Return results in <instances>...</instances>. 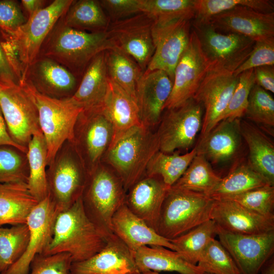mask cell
Masks as SVG:
<instances>
[{
  "label": "cell",
  "instance_id": "42",
  "mask_svg": "<svg viewBox=\"0 0 274 274\" xmlns=\"http://www.w3.org/2000/svg\"><path fill=\"white\" fill-rule=\"evenodd\" d=\"M196 265L207 274H241L229 253L215 238L203 251Z\"/></svg>",
  "mask_w": 274,
  "mask_h": 274
},
{
  "label": "cell",
  "instance_id": "16",
  "mask_svg": "<svg viewBox=\"0 0 274 274\" xmlns=\"http://www.w3.org/2000/svg\"><path fill=\"white\" fill-rule=\"evenodd\" d=\"M217 236L241 274H259L274 251V231L242 234L230 232L218 227Z\"/></svg>",
  "mask_w": 274,
  "mask_h": 274
},
{
  "label": "cell",
  "instance_id": "55",
  "mask_svg": "<svg viewBox=\"0 0 274 274\" xmlns=\"http://www.w3.org/2000/svg\"><path fill=\"white\" fill-rule=\"evenodd\" d=\"M262 274H274V262L273 260H271L264 269L262 268Z\"/></svg>",
  "mask_w": 274,
  "mask_h": 274
},
{
  "label": "cell",
  "instance_id": "59",
  "mask_svg": "<svg viewBox=\"0 0 274 274\" xmlns=\"http://www.w3.org/2000/svg\"><path fill=\"white\" fill-rule=\"evenodd\" d=\"M1 274V273H0Z\"/></svg>",
  "mask_w": 274,
  "mask_h": 274
},
{
  "label": "cell",
  "instance_id": "46",
  "mask_svg": "<svg viewBox=\"0 0 274 274\" xmlns=\"http://www.w3.org/2000/svg\"><path fill=\"white\" fill-rule=\"evenodd\" d=\"M238 77L237 84L220 121L239 119L245 114L250 93L255 84L253 68L242 72Z\"/></svg>",
  "mask_w": 274,
  "mask_h": 274
},
{
  "label": "cell",
  "instance_id": "9",
  "mask_svg": "<svg viewBox=\"0 0 274 274\" xmlns=\"http://www.w3.org/2000/svg\"><path fill=\"white\" fill-rule=\"evenodd\" d=\"M113 136L112 124L102 108L79 114L71 141L87 174L100 163Z\"/></svg>",
  "mask_w": 274,
  "mask_h": 274
},
{
  "label": "cell",
  "instance_id": "44",
  "mask_svg": "<svg viewBox=\"0 0 274 274\" xmlns=\"http://www.w3.org/2000/svg\"><path fill=\"white\" fill-rule=\"evenodd\" d=\"M244 115L255 123L273 127V98L267 91L255 84L250 93Z\"/></svg>",
  "mask_w": 274,
  "mask_h": 274
},
{
  "label": "cell",
  "instance_id": "25",
  "mask_svg": "<svg viewBox=\"0 0 274 274\" xmlns=\"http://www.w3.org/2000/svg\"><path fill=\"white\" fill-rule=\"evenodd\" d=\"M112 230L133 253L143 246H159L176 251L169 240L160 235L123 204L114 214Z\"/></svg>",
  "mask_w": 274,
  "mask_h": 274
},
{
  "label": "cell",
  "instance_id": "56",
  "mask_svg": "<svg viewBox=\"0 0 274 274\" xmlns=\"http://www.w3.org/2000/svg\"><path fill=\"white\" fill-rule=\"evenodd\" d=\"M142 274H160L159 272L153 271H149L148 272H146L144 273H143Z\"/></svg>",
  "mask_w": 274,
  "mask_h": 274
},
{
  "label": "cell",
  "instance_id": "1",
  "mask_svg": "<svg viewBox=\"0 0 274 274\" xmlns=\"http://www.w3.org/2000/svg\"><path fill=\"white\" fill-rule=\"evenodd\" d=\"M112 49L114 47L107 31L78 30L64 25L59 19L43 43L38 57L52 59L76 77H82L96 55Z\"/></svg>",
  "mask_w": 274,
  "mask_h": 274
},
{
  "label": "cell",
  "instance_id": "34",
  "mask_svg": "<svg viewBox=\"0 0 274 274\" xmlns=\"http://www.w3.org/2000/svg\"><path fill=\"white\" fill-rule=\"evenodd\" d=\"M105 57L108 77L136 102V87L144 73L140 66L130 56L116 49L106 51Z\"/></svg>",
  "mask_w": 274,
  "mask_h": 274
},
{
  "label": "cell",
  "instance_id": "36",
  "mask_svg": "<svg viewBox=\"0 0 274 274\" xmlns=\"http://www.w3.org/2000/svg\"><path fill=\"white\" fill-rule=\"evenodd\" d=\"M221 179L213 170L207 158L202 155L196 154L182 176L171 187L209 196Z\"/></svg>",
  "mask_w": 274,
  "mask_h": 274
},
{
  "label": "cell",
  "instance_id": "57",
  "mask_svg": "<svg viewBox=\"0 0 274 274\" xmlns=\"http://www.w3.org/2000/svg\"><path fill=\"white\" fill-rule=\"evenodd\" d=\"M1 274H5V273H1Z\"/></svg>",
  "mask_w": 274,
  "mask_h": 274
},
{
  "label": "cell",
  "instance_id": "49",
  "mask_svg": "<svg viewBox=\"0 0 274 274\" xmlns=\"http://www.w3.org/2000/svg\"><path fill=\"white\" fill-rule=\"evenodd\" d=\"M26 21L18 3L15 1H0V28L4 33L12 32Z\"/></svg>",
  "mask_w": 274,
  "mask_h": 274
},
{
  "label": "cell",
  "instance_id": "22",
  "mask_svg": "<svg viewBox=\"0 0 274 274\" xmlns=\"http://www.w3.org/2000/svg\"><path fill=\"white\" fill-rule=\"evenodd\" d=\"M23 79L27 80L41 94L57 99L72 97L79 85L72 72L47 57H38L29 67Z\"/></svg>",
  "mask_w": 274,
  "mask_h": 274
},
{
  "label": "cell",
  "instance_id": "15",
  "mask_svg": "<svg viewBox=\"0 0 274 274\" xmlns=\"http://www.w3.org/2000/svg\"><path fill=\"white\" fill-rule=\"evenodd\" d=\"M210 64L192 28L189 44L175 70L173 85L164 110L180 107L193 97Z\"/></svg>",
  "mask_w": 274,
  "mask_h": 274
},
{
  "label": "cell",
  "instance_id": "38",
  "mask_svg": "<svg viewBox=\"0 0 274 274\" xmlns=\"http://www.w3.org/2000/svg\"><path fill=\"white\" fill-rule=\"evenodd\" d=\"M140 5L141 13L156 24L180 19L192 20L196 10V0H140Z\"/></svg>",
  "mask_w": 274,
  "mask_h": 274
},
{
  "label": "cell",
  "instance_id": "32",
  "mask_svg": "<svg viewBox=\"0 0 274 274\" xmlns=\"http://www.w3.org/2000/svg\"><path fill=\"white\" fill-rule=\"evenodd\" d=\"M59 20L65 26L91 32L107 31L110 20L99 1H73Z\"/></svg>",
  "mask_w": 274,
  "mask_h": 274
},
{
  "label": "cell",
  "instance_id": "50",
  "mask_svg": "<svg viewBox=\"0 0 274 274\" xmlns=\"http://www.w3.org/2000/svg\"><path fill=\"white\" fill-rule=\"evenodd\" d=\"M101 6L110 22L122 20L141 13L140 0H101Z\"/></svg>",
  "mask_w": 274,
  "mask_h": 274
},
{
  "label": "cell",
  "instance_id": "5",
  "mask_svg": "<svg viewBox=\"0 0 274 274\" xmlns=\"http://www.w3.org/2000/svg\"><path fill=\"white\" fill-rule=\"evenodd\" d=\"M126 192L119 177L109 166L100 163L87 174L81 196L85 213L105 239L113 233L114 214L125 203Z\"/></svg>",
  "mask_w": 274,
  "mask_h": 274
},
{
  "label": "cell",
  "instance_id": "13",
  "mask_svg": "<svg viewBox=\"0 0 274 274\" xmlns=\"http://www.w3.org/2000/svg\"><path fill=\"white\" fill-rule=\"evenodd\" d=\"M153 23L149 16L140 13L110 22L107 31L114 49L133 58L143 73L155 51L152 33Z\"/></svg>",
  "mask_w": 274,
  "mask_h": 274
},
{
  "label": "cell",
  "instance_id": "45",
  "mask_svg": "<svg viewBox=\"0 0 274 274\" xmlns=\"http://www.w3.org/2000/svg\"><path fill=\"white\" fill-rule=\"evenodd\" d=\"M263 216L274 218V186L265 185L228 199Z\"/></svg>",
  "mask_w": 274,
  "mask_h": 274
},
{
  "label": "cell",
  "instance_id": "54",
  "mask_svg": "<svg viewBox=\"0 0 274 274\" xmlns=\"http://www.w3.org/2000/svg\"><path fill=\"white\" fill-rule=\"evenodd\" d=\"M45 1L42 0H22L23 7L27 11L28 17L45 7Z\"/></svg>",
  "mask_w": 274,
  "mask_h": 274
},
{
  "label": "cell",
  "instance_id": "26",
  "mask_svg": "<svg viewBox=\"0 0 274 274\" xmlns=\"http://www.w3.org/2000/svg\"><path fill=\"white\" fill-rule=\"evenodd\" d=\"M239 122V119L219 122L206 135L200 137L195 146L197 154L215 163L232 159L241 145Z\"/></svg>",
  "mask_w": 274,
  "mask_h": 274
},
{
  "label": "cell",
  "instance_id": "8",
  "mask_svg": "<svg viewBox=\"0 0 274 274\" xmlns=\"http://www.w3.org/2000/svg\"><path fill=\"white\" fill-rule=\"evenodd\" d=\"M87 172L72 142L65 141L47 168L48 196L58 212L81 197Z\"/></svg>",
  "mask_w": 274,
  "mask_h": 274
},
{
  "label": "cell",
  "instance_id": "43",
  "mask_svg": "<svg viewBox=\"0 0 274 274\" xmlns=\"http://www.w3.org/2000/svg\"><path fill=\"white\" fill-rule=\"evenodd\" d=\"M28 165L26 153L11 146L0 147V185L27 183Z\"/></svg>",
  "mask_w": 274,
  "mask_h": 274
},
{
  "label": "cell",
  "instance_id": "53",
  "mask_svg": "<svg viewBox=\"0 0 274 274\" xmlns=\"http://www.w3.org/2000/svg\"><path fill=\"white\" fill-rule=\"evenodd\" d=\"M3 146H11L17 148L24 153H26L27 152L26 148L16 144L10 136L0 108V147Z\"/></svg>",
  "mask_w": 274,
  "mask_h": 274
},
{
  "label": "cell",
  "instance_id": "21",
  "mask_svg": "<svg viewBox=\"0 0 274 274\" xmlns=\"http://www.w3.org/2000/svg\"><path fill=\"white\" fill-rule=\"evenodd\" d=\"M173 82L164 71H145L136 87V103L141 123L149 128L159 124Z\"/></svg>",
  "mask_w": 274,
  "mask_h": 274
},
{
  "label": "cell",
  "instance_id": "37",
  "mask_svg": "<svg viewBox=\"0 0 274 274\" xmlns=\"http://www.w3.org/2000/svg\"><path fill=\"white\" fill-rule=\"evenodd\" d=\"M218 226L210 219L186 233L169 240L186 261L196 265L200 255L209 243L217 235Z\"/></svg>",
  "mask_w": 274,
  "mask_h": 274
},
{
  "label": "cell",
  "instance_id": "30",
  "mask_svg": "<svg viewBox=\"0 0 274 274\" xmlns=\"http://www.w3.org/2000/svg\"><path fill=\"white\" fill-rule=\"evenodd\" d=\"M136 265L142 274L149 271H176L180 274H206L176 251L159 246H143L134 253Z\"/></svg>",
  "mask_w": 274,
  "mask_h": 274
},
{
  "label": "cell",
  "instance_id": "39",
  "mask_svg": "<svg viewBox=\"0 0 274 274\" xmlns=\"http://www.w3.org/2000/svg\"><path fill=\"white\" fill-rule=\"evenodd\" d=\"M197 154L195 147L189 152L180 155L157 152L150 160L146 175L160 176L168 187L172 186L182 176Z\"/></svg>",
  "mask_w": 274,
  "mask_h": 274
},
{
  "label": "cell",
  "instance_id": "20",
  "mask_svg": "<svg viewBox=\"0 0 274 274\" xmlns=\"http://www.w3.org/2000/svg\"><path fill=\"white\" fill-rule=\"evenodd\" d=\"M106 240L104 248L96 254L72 263V274H142L132 253L117 235L112 233Z\"/></svg>",
  "mask_w": 274,
  "mask_h": 274
},
{
  "label": "cell",
  "instance_id": "40",
  "mask_svg": "<svg viewBox=\"0 0 274 274\" xmlns=\"http://www.w3.org/2000/svg\"><path fill=\"white\" fill-rule=\"evenodd\" d=\"M238 6H245L262 13L274 12L271 0H196V10L192 24L207 23L213 16Z\"/></svg>",
  "mask_w": 274,
  "mask_h": 274
},
{
  "label": "cell",
  "instance_id": "31",
  "mask_svg": "<svg viewBox=\"0 0 274 274\" xmlns=\"http://www.w3.org/2000/svg\"><path fill=\"white\" fill-rule=\"evenodd\" d=\"M38 201L29 192L26 183L0 185V226L25 224Z\"/></svg>",
  "mask_w": 274,
  "mask_h": 274
},
{
  "label": "cell",
  "instance_id": "51",
  "mask_svg": "<svg viewBox=\"0 0 274 274\" xmlns=\"http://www.w3.org/2000/svg\"><path fill=\"white\" fill-rule=\"evenodd\" d=\"M255 84L265 90L274 92V65H263L253 68Z\"/></svg>",
  "mask_w": 274,
  "mask_h": 274
},
{
  "label": "cell",
  "instance_id": "14",
  "mask_svg": "<svg viewBox=\"0 0 274 274\" xmlns=\"http://www.w3.org/2000/svg\"><path fill=\"white\" fill-rule=\"evenodd\" d=\"M238 80V76L224 69L210 67L208 71L193 97L204 110L201 136L220 121Z\"/></svg>",
  "mask_w": 274,
  "mask_h": 274
},
{
  "label": "cell",
  "instance_id": "33",
  "mask_svg": "<svg viewBox=\"0 0 274 274\" xmlns=\"http://www.w3.org/2000/svg\"><path fill=\"white\" fill-rule=\"evenodd\" d=\"M28 165L27 186L30 194L41 201L48 195L47 183V148L42 131L35 134L27 146Z\"/></svg>",
  "mask_w": 274,
  "mask_h": 274
},
{
  "label": "cell",
  "instance_id": "7",
  "mask_svg": "<svg viewBox=\"0 0 274 274\" xmlns=\"http://www.w3.org/2000/svg\"><path fill=\"white\" fill-rule=\"evenodd\" d=\"M214 199L201 193L170 187L160 210L157 232L172 240L211 219Z\"/></svg>",
  "mask_w": 274,
  "mask_h": 274
},
{
  "label": "cell",
  "instance_id": "29",
  "mask_svg": "<svg viewBox=\"0 0 274 274\" xmlns=\"http://www.w3.org/2000/svg\"><path fill=\"white\" fill-rule=\"evenodd\" d=\"M242 136L249 150V164L267 184L274 186V145L259 128L246 120L239 122Z\"/></svg>",
  "mask_w": 274,
  "mask_h": 274
},
{
  "label": "cell",
  "instance_id": "28",
  "mask_svg": "<svg viewBox=\"0 0 274 274\" xmlns=\"http://www.w3.org/2000/svg\"><path fill=\"white\" fill-rule=\"evenodd\" d=\"M108 85V75L104 51L96 55L88 64L72 98L83 110L102 108Z\"/></svg>",
  "mask_w": 274,
  "mask_h": 274
},
{
  "label": "cell",
  "instance_id": "48",
  "mask_svg": "<svg viewBox=\"0 0 274 274\" xmlns=\"http://www.w3.org/2000/svg\"><path fill=\"white\" fill-rule=\"evenodd\" d=\"M263 65H274V38L256 41L248 58L233 74L238 76L244 71Z\"/></svg>",
  "mask_w": 274,
  "mask_h": 274
},
{
  "label": "cell",
  "instance_id": "52",
  "mask_svg": "<svg viewBox=\"0 0 274 274\" xmlns=\"http://www.w3.org/2000/svg\"><path fill=\"white\" fill-rule=\"evenodd\" d=\"M0 81L10 84H19V79L0 42Z\"/></svg>",
  "mask_w": 274,
  "mask_h": 274
},
{
  "label": "cell",
  "instance_id": "35",
  "mask_svg": "<svg viewBox=\"0 0 274 274\" xmlns=\"http://www.w3.org/2000/svg\"><path fill=\"white\" fill-rule=\"evenodd\" d=\"M268 185L249 164H242L221 179L209 196L214 200L226 199L250 190Z\"/></svg>",
  "mask_w": 274,
  "mask_h": 274
},
{
  "label": "cell",
  "instance_id": "6",
  "mask_svg": "<svg viewBox=\"0 0 274 274\" xmlns=\"http://www.w3.org/2000/svg\"><path fill=\"white\" fill-rule=\"evenodd\" d=\"M19 85L37 108L47 148L48 166L62 144L72 141L75 124L83 108L72 97L57 99L41 94L26 79L20 81Z\"/></svg>",
  "mask_w": 274,
  "mask_h": 274
},
{
  "label": "cell",
  "instance_id": "24",
  "mask_svg": "<svg viewBox=\"0 0 274 274\" xmlns=\"http://www.w3.org/2000/svg\"><path fill=\"white\" fill-rule=\"evenodd\" d=\"M170 187L160 176L145 175L127 191L125 204L156 231L161 206Z\"/></svg>",
  "mask_w": 274,
  "mask_h": 274
},
{
  "label": "cell",
  "instance_id": "10",
  "mask_svg": "<svg viewBox=\"0 0 274 274\" xmlns=\"http://www.w3.org/2000/svg\"><path fill=\"white\" fill-rule=\"evenodd\" d=\"M192 28L210 67L233 73L248 58L255 42L241 35L220 32L209 24L192 23Z\"/></svg>",
  "mask_w": 274,
  "mask_h": 274
},
{
  "label": "cell",
  "instance_id": "19",
  "mask_svg": "<svg viewBox=\"0 0 274 274\" xmlns=\"http://www.w3.org/2000/svg\"><path fill=\"white\" fill-rule=\"evenodd\" d=\"M206 24L220 32L237 33L255 42L274 38V12L262 13L245 6L216 15Z\"/></svg>",
  "mask_w": 274,
  "mask_h": 274
},
{
  "label": "cell",
  "instance_id": "58",
  "mask_svg": "<svg viewBox=\"0 0 274 274\" xmlns=\"http://www.w3.org/2000/svg\"><path fill=\"white\" fill-rule=\"evenodd\" d=\"M206 274H207V273H206Z\"/></svg>",
  "mask_w": 274,
  "mask_h": 274
},
{
  "label": "cell",
  "instance_id": "47",
  "mask_svg": "<svg viewBox=\"0 0 274 274\" xmlns=\"http://www.w3.org/2000/svg\"><path fill=\"white\" fill-rule=\"evenodd\" d=\"M72 263L71 256L67 253L37 254L30 262L29 274H72Z\"/></svg>",
  "mask_w": 274,
  "mask_h": 274
},
{
  "label": "cell",
  "instance_id": "41",
  "mask_svg": "<svg viewBox=\"0 0 274 274\" xmlns=\"http://www.w3.org/2000/svg\"><path fill=\"white\" fill-rule=\"evenodd\" d=\"M29 242L27 224L0 226V273L5 272L25 253Z\"/></svg>",
  "mask_w": 274,
  "mask_h": 274
},
{
  "label": "cell",
  "instance_id": "27",
  "mask_svg": "<svg viewBox=\"0 0 274 274\" xmlns=\"http://www.w3.org/2000/svg\"><path fill=\"white\" fill-rule=\"evenodd\" d=\"M102 109L113 126V136L110 146L129 129L142 124L136 102L109 77Z\"/></svg>",
  "mask_w": 274,
  "mask_h": 274
},
{
  "label": "cell",
  "instance_id": "17",
  "mask_svg": "<svg viewBox=\"0 0 274 274\" xmlns=\"http://www.w3.org/2000/svg\"><path fill=\"white\" fill-rule=\"evenodd\" d=\"M192 21L180 19L153 23L152 33L155 51L145 71H164L173 82L175 68L189 44Z\"/></svg>",
  "mask_w": 274,
  "mask_h": 274
},
{
  "label": "cell",
  "instance_id": "12",
  "mask_svg": "<svg viewBox=\"0 0 274 274\" xmlns=\"http://www.w3.org/2000/svg\"><path fill=\"white\" fill-rule=\"evenodd\" d=\"M0 108L11 138L27 148L32 136L42 131L32 101L19 84L0 81Z\"/></svg>",
  "mask_w": 274,
  "mask_h": 274
},
{
  "label": "cell",
  "instance_id": "23",
  "mask_svg": "<svg viewBox=\"0 0 274 274\" xmlns=\"http://www.w3.org/2000/svg\"><path fill=\"white\" fill-rule=\"evenodd\" d=\"M211 219L225 231L242 234L274 231V218L257 214L231 200H214Z\"/></svg>",
  "mask_w": 274,
  "mask_h": 274
},
{
  "label": "cell",
  "instance_id": "11",
  "mask_svg": "<svg viewBox=\"0 0 274 274\" xmlns=\"http://www.w3.org/2000/svg\"><path fill=\"white\" fill-rule=\"evenodd\" d=\"M166 110L156 131L159 151L169 154L177 149L191 148L201 129L202 105L192 98L180 107Z\"/></svg>",
  "mask_w": 274,
  "mask_h": 274
},
{
  "label": "cell",
  "instance_id": "18",
  "mask_svg": "<svg viewBox=\"0 0 274 274\" xmlns=\"http://www.w3.org/2000/svg\"><path fill=\"white\" fill-rule=\"evenodd\" d=\"M58 213L48 195L36 204L26 220L29 230L27 249L21 258L4 273L28 274L33 258L37 254H44L52 241Z\"/></svg>",
  "mask_w": 274,
  "mask_h": 274
},
{
  "label": "cell",
  "instance_id": "3",
  "mask_svg": "<svg viewBox=\"0 0 274 274\" xmlns=\"http://www.w3.org/2000/svg\"><path fill=\"white\" fill-rule=\"evenodd\" d=\"M159 150L156 132L141 124L129 129L111 146L101 162L114 171L127 192L145 175L150 160Z\"/></svg>",
  "mask_w": 274,
  "mask_h": 274
},
{
  "label": "cell",
  "instance_id": "4",
  "mask_svg": "<svg viewBox=\"0 0 274 274\" xmlns=\"http://www.w3.org/2000/svg\"><path fill=\"white\" fill-rule=\"evenodd\" d=\"M73 2V0L53 1L28 17L17 29L5 33L7 42L2 45L8 55L16 62L20 80L38 58L48 35Z\"/></svg>",
  "mask_w": 274,
  "mask_h": 274
},
{
  "label": "cell",
  "instance_id": "2",
  "mask_svg": "<svg viewBox=\"0 0 274 274\" xmlns=\"http://www.w3.org/2000/svg\"><path fill=\"white\" fill-rule=\"evenodd\" d=\"M106 243L86 216L81 197L57 214L52 241L44 255L67 253L73 262H81L99 252Z\"/></svg>",
  "mask_w": 274,
  "mask_h": 274
}]
</instances>
